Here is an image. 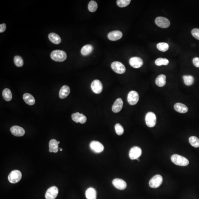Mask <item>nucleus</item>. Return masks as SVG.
Returning <instances> with one entry per match:
<instances>
[{"instance_id": "4", "label": "nucleus", "mask_w": 199, "mask_h": 199, "mask_svg": "<svg viewBox=\"0 0 199 199\" xmlns=\"http://www.w3.org/2000/svg\"><path fill=\"white\" fill-rule=\"evenodd\" d=\"M145 121L147 126L149 127H153L156 124V117L153 112H149L145 117Z\"/></svg>"}, {"instance_id": "17", "label": "nucleus", "mask_w": 199, "mask_h": 199, "mask_svg": "<svg viewBox=\"0 0 199 199\" xmlns=\"http://www.w3.org/2000/svg\"><path fill=\"white\" fill-rule=\"evenodd\" d=\"M123 102L121 98H118L115 101L112 106V111L115 113H117L121 111L123 108Z\"/></svg>"}, {"instance_id": "22", "label": "nucleus", "mask_w": 199, "mask_h": 199, "mask_svg": "<svg viewBox=\"0 0 199 199\" xmlns=\"http://www.w3.org/2000/svg\"><path fill=\"white\" fill-rule=\"evenodd\" d=\"M86 197L87 199H96V190L93 188H89L86 190Z\"/></svg>"}, {"instance_id": "28", "label": "nucleus", "mask_w": 199, "mask_h": 199, "mask_svg": "<svg viewBox=\"0 0 199 199\" xmlns=\"http://www.w3.org/2000/svg\"><path fill=\"white\" fill-rule=\"evenodd\" d=\"M157 48L160 51L165 52L168 50L169 46L168 43H160L157 44Z\"/></svg>"}, {"instance_id": "37", "label": "nucleus", "mask_w": 199, "mask_h": 199, "mask_svg": "<svg viewBox=\"0 0 199 199\" xmlns=\"http://www.w3.org/2000/svg\"><path fill=\"white\" fill-rule=\"evenodd\" d=\"M86 121L87 118L86 116L83 115L82 114H81V116H80L79 119V123L82 124H83L86 123Z\"/></svg>"}, {"instance_id": "10", "label": "nucleus", "mask_w": 199, "mask_h": 199, "mask_svg": "<svg viewBox=\"0 0 199 199\" xmlns=\"http://www.w3.org/2000/svg\"><path fill=\"white\" fill-rule=\"evenodd\" d=\"M141 148L138 146H134L130 149L129 157L132 160L136 159L142 155Z\"/></svg>"}, {"instance_id": "29", "label": "nucleus", "mask_w": 199, "mask_h": 199, "mask_svg": "<svg viewBox=\"0 0 199 199\" xmlns=\"http://www.w3.org/2000/svg\"><path fill=\"white\" fill-rule=\"evenodd\" d=\"M88 8L90 12H94L98 9V4L95 1H90L88 3Z\"/></svg>"}, {"instance_id": "20", "label": "nucleus", "mask_w": 199, "mask_h": 199, "mask_svg": "<svg viewBox=\"0 0 199 199\" xmlns=\"http://www.w3.org/2000/svg\"><path fill=\"white\" fill-rule=\"evenodd\" d=\"M58 141L55 139L50 140L49 143V151L50 152L56 153L58 151Z\"/></svg>"}, {"instance_id": "5", "label": "nucleus", "mask_w": 199, "mask_h": 199, "mask_svg": "<svg viewBox=\"0 0 199 199\" xmlns=\"http://www.w3.org/2000/svg\"><path fill=\"white\" fill-rule=\"evenodd\" d=\"M163 182V177L161 175H158L153 177L150 180L149 185L152 188H157L159 187Z\"/></svg>"}, {"instance_id": "33", "label": "nucleus", "mask_w": 199, "mask_h": 199, "mask_svg": "<svg viewBox=\"0 0 199 199\" xmlns=\"http://www.w3.org/2000/svg\"><path fill=\"white\" fill-rule=\"evenodd\" d=\"M14 61L15 64L17 66L20 67L23 66V61L21 56H16L14 57Z\"/></svg>"}, {"instance_id": "3", "label": "nucleus", "mask_w": 199, "mask_h": 199, "mask_svg": "<svg viewBox=\"0 0 199 199\" xmlns=\"http://www.w3.org/2000/svg\"><path fill=\"white\" fill-rule=\"evenodd\" d=\"M22 175L21 172L18 170H13L8 176V180L10 183H16L21 180Z\"/></svg>"}, {"instance_id": "34", "label": "nucleus", "mask_w": 199, "mask_h": 199, "mask_svg": "<svg viewBox=\"0 0 199 199\" xmlns=\"http://www.w3.org/2000/svg\"><path fill=\"white\" fill-rule=\"evenodd\" d=\"M115 129L117 134L119 136L123 135L124 133V130L123 127L120 124H117L115 125Z\"/></svg>"}, {"instance_id": "18", "label": "nucleus", "mask_w": 199, "mask_h": 199, "mask_svg": "<svg viewBox=\"0 0 199 199\" xmlns=\"http://www.w3.org/2000/svg\"><path fill=\"white\" fill-rule=\"evenodd\" d=\"M70 93V88L67 85H64L60 90L59 98L61 99H64L69 95Z\"/></svg>"}, {"instance_id": "21", "label": "nucleus", "mask_w": 199, "mask_h": 199, "mask_svg": "<svg viewBox=\"0 0 199 199\" xmlns=\"http://www.w3.org/2000/svg\"><path fill=\"white\" fill-rule=\"evenodd\" d=\"M23 100L27 104L32 106L35 103V98L32 95L29 93H25L23 96Z\"/></svg>"}, {"instance_id": "6", "label": "nucleus", "mask_w": 199, "mask_h": 199, "mask_svg": "<svg viewBox=\"0 0 199 199\" xmlns=\"http://www.w3.org/2000/svg\"><path fill=\"white\" fill-rule=\"evenodd\" d=\"M111 67L113 71L118 74H123L126 71L124 65L120 62L115 61L112 63Z\"/></svg>"}, {"instance_id": "39", "label": "nucleus", "mask_w": 199, "mask_h": 199, "mask_svg": "<svg viewBox=\"0 0 199 199\" xmlns=\"http://www.w3.org/2000/svg\"><path fill=\"white\" fill-rule=\"evenodd\" d=\"M6 24L5 23L0 25V32H3L6 30Z\"/></svg>"}, {"instance_id": "12", "label": "nucleus", "mask_w": 199, "mask_h": 199, "mask_svg": "<svg viewBox=\"0 0 199 199\" xmlns=\"http://www.w3.org/2000/svg\"><path fill=\"white\" fill-rule=\"evenodd\" d=\"M91 87L92 90L95 93L100 94L102 91L103 85L99 80L94 81L91 83Z\"/></svg>"}, {"instance_id": "14", "label": "nucleus", "mask_w": 199, "mask_h": 199, "mask_svg": "<svg viewBox=\"0 0 199 199\" xmlns=\"http://www.w3.org/2000/svg\"><path fill=\"white\" fill-rule=\"evenodd\" d=\"M113 184L115 188L120 190H123L126 188L127 185L124 180L120 178H115L113 181Z\"/></svg>"}, {"instance_id": "40", "label": "nucleus", "mask_w": 199, "mask_h": 199, "mask_svg": "<svg viewBox=\"0 0 199 199\" xmlns=\"http://www.w3.org/2000/svg\"><path fill=\"white\" fill-rule=\"evenodd\" d=\"M60 151H63V149L62 148H60Z\"/></svg>"}, {"instance_id": "36", "label": "nucleus", "mask_w": 199, "mask_h": 199, "mask_svg": "<svg viewBox=\"0 0 199 199\" xmlns=\"http://www.w3.org/2000/svg\"><path fill=\"white\" fill-rule=\"evenodd\" d=\"M192 35L194 37L199 40V29L194 28L191 31Z\"/></svg>"}, {"instance_id": "16", "label": "nucleus", "mask_w": 199, "mask_h": 199, "mask_svg": "<svg viewBox=\"0 0 199 199\" xmlns=\"http://www.w3.org/2000/svg\"><path fill=\"white\" fill-rule=\"evenodd\" d=\"M123 36V33L120 31H112L108 33V38L110 40L115 41L121 39Z\"/></svg>"}, {"instance_id": "32", "label": "nucleus", "mask_w": 199, "mask_h": 199, "mask_svg": "<svg viewBox=\"0 0 199 199\" xmlns=\"http://www.w3.org/2000/svg\"><path fill=\"white\" fill-rule=\"evenodd\" d=\"M131 2V0H118L117 1V3L120 7L124 8L128 6Z\"/></svg>"}, {"instance_id": "27", "label": "nucleus", "mask_w": 199, "mask_h": 199, "mask_svg": "<svg viewBox=\"0 0 199 199\" xmlns=\"http://www.w3.org/2000/svg\"><path fill=\"white\" fill-rule=\"evenodd\" d=\"M183 78L184 82L187 86H191L193 85L194 81V79L191 75H185L183 76Z\"/></svg>"}, {"instance_id": "11", "label": "nucleus", "mask_w": 199, "mask_h": 199, "mask_svg": "<svg viewBox=\"0 0 199 199\" xmlns=\"http://www.w3.org/2000/svg\"><path fill=\"white\" fill-rule=\"evenodd\" d=\"M58 193V188L56 186L52 187L47 190L45 197L46 199H55Z\"/></svg>"}, {"instance_id": "38", "label": "nucleus", "mask_w": 199, "mask_h": 199, "mask_svg": "<svg viewBox=\"0 0 199 199\" xmlns=\"http://www.w3.org/2000/svg\"><path fill=\"white\" fill-rule=\"evenodd\" d=\"M193 64L197 67L199 68V58L195 57L193 59Z\"/></svg>"}, {"instance_id": "19", "label": "nucleus", "mask_w": 199, "mask_h": 199, "mask_svg": "<svg viewBox=\"0 0 199 199\" xmlns=\"http://www.w3.org/2000/svg\"><path fill=\"white\" fill-rule=\"evenodd\" d=\"M174 108L175 111L180 113H185L188 111V108L187 106L180 103L175 104Z\"/></svg>"}, {"instance_id": "30", "label": "nucleus", "mask_w": 199, "mask_h": 199, "mask_svg": "<svg viewBox=\"0 0 199 199\" xmlns=\"http://www.w3.org/2000/svg\"><path fill=\"white\" fill-rule=\"evenodd\" d=\"M189 142L190 144L195 148H198L199 147V139L197 137L192 136L189 138Z\"/></svg>"}, {"instance_id": "7", "label": "nucleus", "mask_w": 199, "mask_h": 199, "mask_svg": "<svg viewBox=\"0 0 199 199\" xmlns=\"http://www.w3.org/2000/svg\"><path fill=\"white\" fill-rule=\"evenodd\" d=\"M155 23L159 27L167 28L169 27L170 21L167 18L163 17H158L155 19Z\"/></svg>"}, {"instance_id": "1", "label": "nucleus", "mask_w": 199, "mask_h": 199, "mask_svg": "<svg viewBox=\"0 0 199 199\" xmlns=\"http://www.w3.org/2000/svg\"><path fill=\"white\" fill-rule=\"evenodd\" d=\"M51 57L53 61L62 62L66 59L67 55L66 53L62 50H56L51 53Z\"/></svg>"}, {"instance_id": "35", "label": "nucleus", "mask_w": 199, "mask_h": 199, "mask_svg": "<svg viewBox=\"0 0 199 199\" xmlns=\"http://www.w3.org/2000/svg\"><path fill=\"white\" fill-rule=\"evenodd\" d=\"M81 114L79 112L73 114L72 115V118L73 121L76 122V123H78L79 122V119L81 116Z\"/></svg>"}, {"instance_id": "8", "label": "nucleus", "mask_w": 199, "mask_h": 199, "mask_svg": "<svg viewBox=\"0 0 199 199\" xmlns=\"http://www.w3.org/2000/svg\"><path fill=\"white\" fill-rule=\"evenodd\" d=\"M139 99V95L136 91H131L128 93V101L129 103L131 105H134L136 104Z\"/></svg>"}, {"instance_id": "31", "label": "nucleus", "mask_w": 199, "mask_h": 199, "mask_svg": "<svg viewBox=\"0 0 199 199\" xmlns=\"http://www.w3.org/2000/svg\"><path fill=\"white\" fill-rule=\"evenodd\" d=\"M155 64L157 66H161L162 65L167 66L169 64V61L166 58H159L155 61Z\"/></svg>"}, {"instance_id": "23", "label": "nucleus", "mask_w": 199, "mask_h": 199, "mask_svg": "<svg viewBox=\"0 0 199 199\" xmlns=\"http://www.w3.org/2000/svg\"><path fill=\"white\" fill-rule=\"evenodd\" d=\"M48 38L53 44H59L61 43V40L59 35L54 33H51L48 35Z\"/></svg>"}, {"instance_id": "2", "label": "nucleus", "mask_w": 199, "mask_h": 199, "mask_svg": "<svg viewBox=\"0 0 199 199\" xmlns=\"http://www.w3.org/2000/svg\"><path fill=\"white\" fill-rule=\"evenodd\" d=\"M171 159L173 163L179 166H185L189 164V162L187 158L179 155L175 154L172 155Z\"/></svg>"}, {"instance_id": "25", "label": "nucleus", "mask_w": 199, "mask_h": 199, "mask_svg": "<svg viewBox=\"0 0 199 199\" xmlns=\"http://www.w3.org/2000/svg\"><path fill=\"white\" fill-rule=\"evenodd\" d=\"M93 48L91 45H86L83 46L81 50L82 54L84 56L88 55L91 53L93 51Z\"/></svg>"}, {"instance_id": "26", "label": "nucleus", "mask_w": 199, "mask_h": 199, "mask_svg": "<svg viewBox=\"0 0 199 199\" xmlns=\"http://www.w3.org/2000/svg\"><path fill=\"white\" fill-rule=\"evenodd\" d=\"M2 96L3 98L7 101H10L12 99V94L9 88H6L3 90Z\"/></svg>"}, {"instance_id": "13", "label": "nucleus", "mask_w": 199, "mask_h": 199, "mask_svg": "<svg viewBox=\"0 0 199 199\" xmlns=\"http://www.w3.org/2000/svg\"><path fill=\"white\" fill-rule=\"evenodd\" d=\"M130 64L133 67L138 68L143 66V59L138 57H132L130 60Z\"/></svg>"}, {"instance_id": "9", "label": "nucleus", "mask_w": 199, "mask_h": 199, "mask_svg": "<svg viewBox=\"0 0 199 199\" xmlns=\"http://www.w3.org/2000/svg\"><path fill=\"white\" fill-rule=\"evenodd\" d=\"M90 148L94 152L100 153L102 152L104 149V147L102 144L98 141H93L90 143Z\"/></svg>"}, {"instance_id": "24", "label": "nucleus", "mask_w": 199, "mask_h": 199, "mask_svg": "<svg viewBox=\"0 0 199 199\" xmlns=\"http://www.w3.org/2000/svg\"><path fill=\"white\" fill-rule=\"evenodd\" d=\"M165 80H166V76L165 75H159L156 79V84L160 87H162L164 86L166 83Z\"/></svg>"}, {"instance_id": "15", "label": "nucleus", "mask_w": 199, "mask_h": 199, "mask_svg": "<svg viewBox=\"0 0 199 199\" xmlns=\"http://www.w3.org/2000/svg\"><path fill=\"white\" fill-rule=\"evenodd\" d=\"M11 131L13 135L19 137L23 136L25 133L24 129L19 126H13L11 127Z\"/></svg>"}]
</instances>
